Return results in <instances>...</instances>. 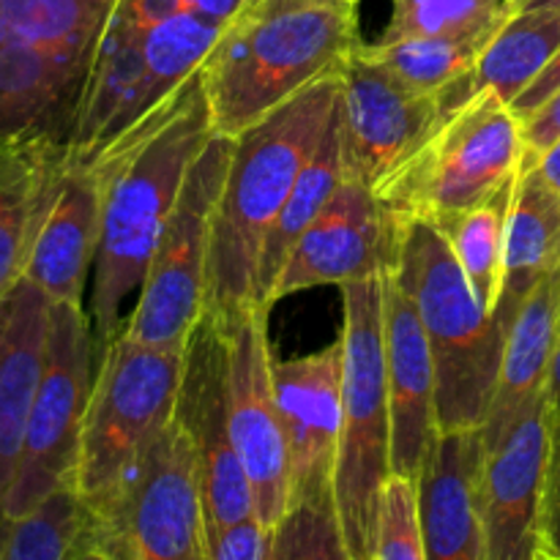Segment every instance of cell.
Returning <instances> with one entry per match:
<instances>
[{"mask_svg": "<svg viewBox=\"0 0 560 560\" xmlns=\"http://www.w3.org/2000/svg\"><path fill=\"white\" fill-rule=\"evenodd\" d=\"M211 137L206 85L197 69L170 96L85 159L102 197V235L85 306L96 355L124 331L159 235L178 202L191 164Z\"/></svg>", "mask_w": 560, "mask_h": 560, "instance_id": "cell-1", "label": "cell"}, {"mask_svg": "<svg viewBox=\"0 0 560 560\" xmlns=\"http://www.w3.org/2000/svg\"><path fill=\"white\" fill-rule=\"evenodd\" d=\"M342 93V69L320 77L233 140L211 222L206 312L230 328L257 306V273L268 230L301 170L320 145ZM262 306V304H260Z\"/></svg>", "mask_w": 560, "mask_h": 560, "instance_id": "cell-2", "label": "cell"}, {"mask_svg": "<svg viewBox=\"0 0 560 560\" xmlns=\"http://www.w3.org/2000/svg\"><path fill=\"white\" fill-rule=\"evenodd\" d=\"M359 42V3L348 0L238 14L200 66L213 135L235 140L312 82L342 69Z\"/></svg>", "mask_w": 560, "mask_h": 560, "instance_id": "cell-3", "label": "cell"}, {"mask_svg": "<svg viewBox=\"0 0 560 560\" xmlns=\"http://www.w3.org/2000/svg\"><path fill=\"white\" fill-rule=\"evenodd\" d=\"M118 0H0V140L71 142Z\"/></svg>", "mask_w": 560, "mask_h": 560, "instance_id": "cell-4", "label": "cell"}, {"mask_svg": "<svg viewBox=\"0 0 560 560\" xmlns=\"http://www.w3.org/2000/svg\"><path fill=\"white\" fill-rule=\"evenodd\" d=\"M394 271L430 339L441 432L481 430L501 375L506 345L501 323L474 293L435 224H405Z\"/></svg>", "mask_w": 560, "mask_h": 560, "instance_id": "cell-5", "label": "cell"}, {"mask_svg": "<svg viewBox=\"0 0 560 560\" xmlns=\"http://www.w3.org/2000/svg\"><path fill=\"white\" fill-rule=\"evenodd\" d=\"M342 432L337 457V512L350 560H375V514L392 476L383 277L342 284Z\"/></svg>", "mask_w": 560, "mask_h": 560, "instance_id": "cell-6", "label": "cell"}, {"mask_svg": "<svg viewBox=\"0 0 560 560\" xmlns=\"http://www.w3.org/2000/svg\"><path fill=\"white\" fill-rule=\"evenodd\" d=\"M523 159V120L495 93L481 91L443 115L424 145L375 191L399 228H441L517 178Z\"/></svg>", "mask_w": 560, "mask_h": 560, "instance_id": "cell-7", "label": "cell"}, {"mask_svg": "<svg viewBox=\"0 0 560 560\" xmlns=\"http://www.w3.org/2000/svg\"><path fill=\"white\" fill-rule=\"evenodd\" d=\"M88 506L91 560H208L200 463L178 416Z\"/></svg>", "mask_w": 560, "mask_h": 560, "instance_id": "cell-8", "label": "cell"}, {"mask_svg": "<svg viewBox=\"0 0 560 560\" xmlns=\"http://www.w3.org/2000/svg\"><path fill=\"white\" fill-rule=\"evenodd\" d=\"M180 377L184 348H151L118 334L98 350L74 468L88 503L167 430L178 410Z\"/></svg>", "mask_w": 560, "mask_h": 560, "instance_id": "cell-9", "label": "cell"}, {"mask_svg": "<svg viewBox=\"0 0 560 560\" xmlns=\"http://www.w3.org/2000/svg\"><path fill=\"white\" fill-rule=\"evenodd\" d=\"M233 156V140L213 135L191 164L178 202L156 241L124 337L151 348H186L206 315L211 222Z\"/></svg>", "mask_w": 560, "mask_h": 560, "instance_id": "cell-10", "label": "cell"}, {"mask_svg": "<svg viewBox=\"0 0 560 560\" xmlns=\"http://www.w3.org/2000/svg\"><path fill=\"white\" fill-rule=\"evenodd\" d=\"M96 377V339L82 304L49 310L44 370L27 416L20 463L9 490V523L63 481H74L82 421Z\"/></svg>", "mask_w": 560, "mask_h": 560, "instance_id": "cell-11", "label": "cell"}, {"mask_svg": "<svg viewBox=\"0 0 560 560\" xmlns=\"http://www.w3.org/2000/svg\"><path fill=\"white\" fill-rule=\"evenodd\" d=\"M339 118L348 178L377 189L424 145L443 107L435 93L402 85L366 42H359L342 63Z\"/></svg>", "mask_w": 560, "mask_h": 560, "instance_id": "cell-12", "label": "cell"}, {"mask_svg": "<svg viewBox=\"0 0 560 560\" xmlns=\"http://www.w3.org/2000/svg\"><path fill=\"white\" fill-rule=\"evenodd\" d=\"M268 306H252L230 328L228 394L233 443L249 481L255 514L273 530L290 503V457L282 413L273 392L268 348Z\"/></svg>", "mask_w": 560, "mask_h": 560, "instance_id": "cell-13", "label": "cell"}, {"mask_svg": "<svg viewBox=\"0 0 560 560\" xmlns=\"http://www.w3.org/2000/svg\"><path fill=\"white\" fill-rule=\"evenodd\" d=\"M200 463L208 530L255 514L249 481L233 443L228 394V337L217 317H200L184 348L178 410Z\"/></svg>", "mask_w": 560, "mask_h": 560, "instance_id": "cell-14", "label": "cell"}, {"mask_svg": "<svg viewBox=\"0 0 560 560\" xmlns=\"http://www.w3.org/2000/svg\"><path fill=\"white\" fill-rule=\"evenodd\" d=\"M399 238L402 228L386 211L377 191L361 180L345 178L290 252L271 304L320 284L342 288L359 279L386 277L399 262Z\"/></svg>", "mask_w": 560, "mask_h": 560, "instance_id": "cell-15", "label": "cell"}, {"mask_svg": "<svg viewBox=\"0 0 560 560\" xmlns=\"http://www.w3.org/2000/svg\"><path fill=\"white\" fill-rule=\"evenodd\" d=\"M273 392L290 457V503H337L342 432V342L290 361H273Z\"/></svg>", "mask_w": 560, "mask_h": 560, "instance_id": "cell-16", "label": "cell"}, {"mask_svg": "<svg viewBox=\"0 0 560 560\" xmlns=\"http://www.w3.org/2000/svg\"><path fill=\"white\" fill-rule=\"evenodd\" d=\"M383 339L392 405V470L419 481L441 435L438 375L430 339L397 271L383 277Z\"/></svg>", "mask_w": 560, "mask_h": 560, "instance_id": "cell-17", "label": "cell"}, {"mask_svg": "<svg viewBox=\"0 0 560 560\" xmlns=\"http://www.w3.org/2000/svg\"><path fill=\"white\" fill-rule=\"evenodd\" d=\"M547 441L550 405L541 397L495 446L487 448L481 481L487 560H539Z\"/></svg>", "mask_w": 560, "mask_h": 560, "instance_id": "cell-18", "label": "cell"}, {"mask_svg": "<svg viewBox=\"0 0 560 560\" xmlns=\"http://www.w3.org/2000/svg\"><path fill=\"white\" fill-rule=\"evenodd\" d=\"M481 430L441 432L419 476L427 560H487Z\"/></svg>", "mask_w": 560, "mask_h": 560, "instance_id": "cell-19", "label": "cell"}, {"mask_svg": "<svg viewBox=\"0 0 560 560\" xmlns=\"http://www.w3.org/2000/svg\"><path fill=\"white\" fill-rule=\"evenodd\" d=\"M49 310L52 301L27 279L0 299V547L9 530L5 503L44 370Z\"/></svg>", "mask_w": 560, "mask_h": 560, "instance_id": "cell-20", "label": "cell"}, {"mask_svg": "<svg viewBox=\"0 0 560 560\" xmlns=\"http://www.w3.org/2000/svg\"><path fill=\"white\" fill-rule=\"evenodd\" d=\"M69 167L71 142L66 140H0V299L25 279L27 257Z\"/></svg>", "mask_w": 560, "mask_h": 560, "instance_id": "cell-21", "label": "cell"}, {"mask_svg": "<svg viewBox=\"0 0 560 560\" xmlns=\"http://www.w3.org/2000/svg\"><path fill=\"white\" fill-rule=\"evenodd\" d=\"M102 235V197L91 164L71 159L60 195L44 219L25 279L52 304H82ZM85 306V304H82Z\"/></svg>", "mask_w": 560, "mask_h": 560, "instance_id": "cell-22", "label": "cell"}, {"mask_svg": "<svg viewBox=\"0 0 560 560\" xmlns=\"http://www.w3.org/2000/svg\"><path fill=\"white\" fill-rule=\"evenodd\" d=\"M560 337V266L547 273L525 299L506 334L495 397L481 435L487 448L495 446L517 419H523L550 381Z\"/></svg>", "mask_w": 560, "mask_h": 560, "instance_id": "cell-23", "label": "cell"}, {"mask_svg": "<svg viewBox=\"0 0 560 560\" xmlns=\"http://www.w3.org/2000/svg\"><path fill=\"white\" fill-rule=\"evenodd\" d=\"M560 262V191L541 175L534 156L525 153L514 184L503 255V288L495 317L509 334L514 317L536 284Z\"/></svg>", "mask_w": 560, "mask_h": 560, "instance_id": "cell-24", "label": "cell"}, {"mask_svg": "<svg viewBox=\"0 0 560 560\" xmlns=\"http://www.w3.org/2000/svg\"><path fill=\"white\" fill-rule=\"evenodd\" d=\"M560 49V5L514 11L495 31L465 80L441 96L443 115L481 91H492L512 107L514 98L545 71Z\"/></svg>", "mask_w": 560, "mask_h": 560, "instance_id": "cell-25", "label": "cell"}, {"mask_svg": "<svg viewBox=\"0 0 560 560\" xmlns=\"http://www.w3.org/2000/svg\"><path fill=\"white\" fill-rule=\"evenodd\" d=\"M348 178L345 170V151H342V118H339V104L334 109V118L323 135L320 145L310 156L306 167L301 170L288 202L279 211L277 222L268 230L266 244L260 255V273H257V301L271 310V293L277 288V279L288 262L290 252L299 244L301 235L306 233L317 213L328 206L334 191Z\"/></svg>", "mask_w": 560, "mask_h": 560, "instance_id": "cell-26", "label": "cell"}, {"mask_svg": "<svg viewBox=\"0 0 560 560\" xmlns=\"http://www.w3.org/2000/svg\"><path fill=\"white\" fill-rule=\"evenodd\" d=\"M222 31V25L195 11H180L151 25L140 36H131L140 44V77H137L135 93L126 102L120 129L135 124L153 104L170 96L186 77L195 74L206 63Z\"/></svg>", "mask_w": 560, "mask_h": 560, "instance_id": "cell-27", "label": "cell"}, {"mask_svg": "<svg viewBox=\"0 0 560 560\" xmlns=\"http://www.w3.org/2000/svg\"><path fill=\"white\" fill-rule=\"evenodd\" d=\"M0 560H91V506L77 481H63L11 520Z\"/></svg>", "mask_w": 560, "mask_h": 560, "instance_id": "cell-28", "label": "cell"}, {"mask_svg": "<svg viewBox=\"0 0 560 560\" xmlns=\"http://www.w3.org/2000/svg\"><path fill=\"white\" fill-rule=\"evenodd\" d=\"M503 22L476 27V31L448 33V36L399 38V42H375L366 47L410 91L443 96L448 88L474 71Z\"/></svg>", "mask_w": 560, "mask_h": 560, "instance_id": "cell-29", "label": "cell"}, {"mask_svg": "<svg viewBox=\"0 0 560 560\" xmlns=\"http://www.w3.org/2000/svg\"><path fill=\"white\" fill-rule=\"evenodd\" d=\"M514 184H517V178L509 180L506 186H501L495 195L481 200L479 206L468 208V211L457 213L441 224L470 288L492 315H495L503 288V255H506V224Z\"/></svg>", "mask_w": 560, "mask_h": 560, "instance_id": "cell-30", "label": "cell"}, {"mask_svg": "<svg viewBox=\"0 0 560 560\" xmlns=\"http://www.w3.org/2000/svg\"><path fill=\"white\" fill-rule=\"evenodd\" d=\"M512 16V0H392V20L381 42L448 36Z\"/></svg>", "mask_w": 560, "mask_h": 560, "instance_id": "cell-31", "label": "cell"}, {"mask_svg": "<svg viewBox=\"0 0 560 560\" xmlns=\"http://www.w3.org/2000/svg\"><path fill=\"white\" fill-rule=\"evenodd\" d=\"M375 560H427L419 481L394 470L377 498Z\"/></svg>", "mask_w": 560, "mask_h": 560, "instance_id": "cell-32", "label": "cell"}, {"mask_svg": "<svg viewBox=\"0 0 560 560\" xmlns=\"http://www.w3.org/2000/svg\"><path fill=\"white\" fill-rule=\"evenodd\" d=\"M334 558L350 560L337 503H295L273 525L271 560Z\"/></svg>", "mask_w": 560, "mask_h": 560, "instance_id": "cell-33", "label": "cell"}, {"mask_svg": "<svg viewBox=\"0 0 560 560\" xmlns=\"http://www.w3.org/2000/svg\"><path fill=\"white\" fill-rule=\"evenodd\" d=\"M273 530L257 514L208 530V560H271Z\"/></svg>", "mask_w": 560, "mask_h": 560, "instance_id": "cell-34", "label": "cell"}, {"mask_svg": "<svg viewBox=\"0 0 560 560\" xmlns=\"http://www.w3.org/2000/svg\"><path fill=\"white\" fill-rule=\"evenodd\" d=\"M539 560H560V405L550 408V441L539 514Z\"/></svg>", "mask_w": 560, "mask_h": 560, "instance_id": "cell-35", "label": "cell"}, {"mask_svg": "<svg viewBox=\"0 0 560 560\" xmlns=\"http://www.w3.org/2000/svg\"><path fill=\"white\" fill-rule=\"evenodd\" d=\"M523 140L525 153L536 159L560 140V88L550 93V98L539 109L523 118Z\"/></svg>", "mask_w": 560, "mask_h": 560, "instance_id": "cell-36", "label": "cell"}, {"mask_svg": "<svg viewBox=\"0 0 560 560\" xmlns=\"http://www.w3.org/2000/svg\"><path fill=\"white\" fill-rule=\"evenodd\" d=\"M558 88H560V49L556 52V58L545 66V71H541V74L536 77V80L530 82L517 98H514L512 102L514 115H517L520 120L528 118V115L534 113V109H539L541 104L550 98V93H556Z\"/></svg>", "mask_w": 560, "mask_h": 560, "instance_id": "cell-37", "label": "cell"}, {"mask_svg": "<svg viewBox=\"0 0 560 560\" xmlns=\"http://www.w3.org/2000/svg\"><path fill=\"white\" fill-rule=\"evenodd\" d=\"M246 3L249 0H186V11H195V14L228 27L246 9Z\"/></svg>", "mask_w": 560, "mask_h": 560, "instance_id": "cell-38", "label": "cell"}, {"mask_svg": "<svg viewBox=\"0 0 560 560\" xmlns=\"http://www.w3.org/2000/svg\"><path fill=\"white\" fill-rule=\"evenodd\" d=\"M536 164H539L541 175L560 191V140L552 148H547V151L536 159Z\"/></svg>", "mask_w": 560, "mask_h": 560, "instance_id": "cell-39", "label": "cell"}, {"mask_svg": "<svg viewBox=\"0 0 560 560\" xmlns=\"http://www.w3.org/2000/svg\"><path fill=\"white\" fill-rule=\"evenodd\" d=\"M545 397L550 408H558L560 405V337H558V348H556V359H552V370H550V381H547Z\"/></svg>", "mask_w": 560, "mask_h": 560, "instance_id": "cell-40", "label": "cell"}, {"mask_svg": "<svg viewBox=\"0 0 560 560\" xmlns=\"http://www.w3.org/2000/svg\"><path fill=\"white\" fill-rule=\"evenodd\" d=\"M295 3H320V0H249L241 14H260V11H273V9H282V5H295ZM348 3H353V0H348Z\"/></svg>", "mask_w": 560, "mask_h": 560, "instance_id": "cell-41", "label": "cell"}, {"mask_svg": "<svg viewBox=\"0 0 560 560\" xmlns=\"http://www.w3.org/2000/svg\"><path fill=\"white\" fill-rule=\"evenodd\" d=\"M556 5H560V0H512V14L525 9H556Z\"/></svg>", "mask_w": 560, "mask_h": 560, "instance_id": "cell-42", "label": "cell"}, {"mask_svg": "<svg viewBox=\"0 0 560 560\" xmlns=\"http://www.w3.org/2000/svg\"><path fill=\"white\" fill-rule=\"evenodd\" d=\"M353 3H359V0H353Z\"/></svg>", "mask_w": 560, "mask_h": 560, "instance_id": "cell-43", "label": "cell"}, {"mask_svg": "<svg viewBox=\"0 0 560 560\" xmlns=\"http://www.w3.org/2000/svg\"><path fill=\"white\" fill-rule=\"evenodd\" d=\"M558 266H560V262H558Z\"/></svg>", "mask_w": 560, "mask_h": 560, "instance_id": "cell-44", "label": "cell"}]
</instances>
